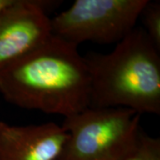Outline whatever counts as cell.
Instances as JSON below:
<instances>
[{
	"instance_id": "cell-3",
	"label": "cell",
	"mask_w": 160,
	"mask_h": 160,
	"mask_svg": "<svg viewBox=\"0 0 160 160\" xmlns=\"http://www.w3.org/2000/svg\"><path fill=\"white\" fill-rule=\"evenodd\" d=\"M142 115L125 108H86L64 118L68 140L60 160H122L140 131Z\"/></svg>"
},
{
	"instance_id": "cell-8",
	"label": "cell",
	"mask_w": 160,
	"mask_h": 160,
	"mask_svg": "<svg viewBox=\"0 0 160 160\" xmlns=\"http://www.w3.org/2000/svg\"><path fill=\"white\" fill-rule=\"evenodd\" d=\"M140 17L143 18L144 31L160 51V3L148 1Z\"/></svg>"
},
{
	"instance_id": "cell-6",
	"label": "cell",
	"mask_w": 160,
	"mask_h": 160,
	"mask_svg": "<svg viewBox=\"0 0 160 160\" xmlns=\"http://www.w3.org/2000/svg\"><path fill=\"white\" fill-rule=\"evenodd\" d=\"M68 133L53 122L16 126L0 121V160H60Z\"/></svg>"
},
{
	"instance_id": "cell-5",
	"label": "cell",
	"mask_w": 160,
	"mask_h": 160,
	"mask_svg": "<svg viewBox=\"0 0 160 160\" xmlns=\"http://www.w3.org/2000/svg\"><path fill=\"white\" fill-rule=\"evenodd\" d=\"M46 2L8 0L0 8V70L29 55L52 36Z\"/></svg>"
},
{
	"instance_id": "cell-7",
	"label": "cell",
	"mask_w": 160,
	"mask_h": 160,
	"mask_svg": "<svg viewBox=\"0 0 160 160\" xmlns=\"http://www.w3.org/2000/svg\"><path fill=\"white\" fill-rule=\"evenodd\" d=\"M122 160H160V140L140 129L135 142Z\"/></svg>"
},
{
	"instance_id": "cell-1",
	"label": "cell",
	"mask_w": 160,
	"mask_h": 160,
	"mask_svg": "<svg viewBox=\"0 0 160 160\" xmlns=\"http://www.w3.org/2000/svg\"><path fill=\"white\" fill-rule=\"evenodd\" d=\"M0 94L19 108L64 118L89 107L90 82L78 46L52 36L29 55L0 70Z\"/></svg>"
},
{
	"instance_id": "cell-2",
	"label": "cell",
	"mask_w": 160,
	"mask_h": 160,
	"mask_svg": "<svg viewBox=\"0 0 160 160\" xmlns=\"http://www.w3.org/2000/svg\"><path fill=\"white\" fill-rule=\"evenodd\" d=\"M90 82V108H125L160 113L159 50L141 28L109 53L84 56Z\"/></svg>"
},
{
	"instance_id": "cell-4",
	"label": "cell",
	"mask_w": 160,
	"mask_h": 160,
	"mask_svg": "<svg viewBox=\"0 0 160 160\" xmlns=\"http://www.w3.org/2000/svg\"><path fill=\"white\" fill-rule=\"evenodd\" d=\"M149 0H76L51 19L52 35L78 46L118 43L135 29Z\"/></svg>"
},
{
	"instance_id": "cell-9",
	"label": "cell",
	"mask_w": 160,
	"mask_h": 160,
	"mask_svg": "<svg viewBox=\"0 0 160 160\" xmlns=\"http://www.w3.org/2000/svg\"><path fill=\"white\" fill-rule=\"evenodd\" d=\"M7 2H8V0H0V8L5 6Z\"/></svg>"
}]
</instances>
